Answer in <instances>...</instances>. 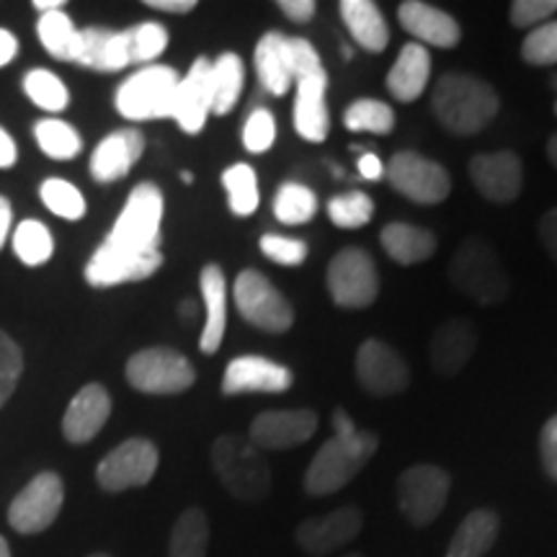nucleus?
I'll return each instance as SVG.
<instances>
[{"mask_svg": "<svg viewBox=\"0 0 557 557\" xmlns=\"http://www.w3.org/2000/svg\"><path fill=\"white\" fill-rule=\"evenodd\" d=\"M129 385L148 395H178L186 393L197 380L191 361L173 348L156 346L137 351L127 361Z\"/></svg>", "mask_w": 557, "mask_h": 557, "instance_id": "nucleus-8", "label": "nucleus"}, {"mask_svg": "<svg viewBox=\"0 0 557 557\" xmlns=\"http://www.w3.org/2000/svg\"><path fill=\"white\" fill-rule=\"evenodd\" d=\"M24 372V354L9 333L0 331V408L9 403Z\"/></svg>", "mask_w": 557, "mask_h": 557, "instance_id": "nucleus-44", "label": "nucleus"}, {"mask_svg": "<svg viewBox=\"0 0 557 557\" xmlns=\"http://www.w3.org/2000/svg\"><path fill=\"white\" fill-rule=\"evenodd\" d=\"M385 253L400 267H413L434 256L436 238L426 227L408 225V222H389L380 235Z\"/></svg>", "mask_w": 557, "mask_h": 557, "instance_id": "nucleus-28", "label": "nucleus"}, {"mask_svg": "<svg viewBox=\"0 0 557 557\" xmlns=\"http://www.w3.org/2000/svg\"><path fill=\"white\" fill-rule=\"evenodd\" d=\"M37 37L54 60H65V62L75 60L81 29H75V24L70 21L65 11L41 13L37 24Z\"/></svg>", "mask_w": 557, "mask_h": 557, "instance_id": "nucleus-33", "label": "nucleus"}, {"mask_svg": "<svg viewBox=\"0 0 557 557\" xmlns=\"http://www.w3.org/2000/svg\"><path fill=\"white\" fill-rule=\"evenodd\" d=\"M276 5L278 11H282L289 21H295V24H308L318 11L315 0H278Z\"/></svg>", "mask_w": 557, "mask_h": 557, "instance_id": "nucleus-51", "label": "nucleus"}, {"mask_svg": "<svg viewBox=\"0 0 557 557\" xmlns=\"http://www.w3.org/2000/svg\"><path fill=\"white\" fill-rule=\"evenodd\" d=\"M329 218L341 230L364 227L374 218V201L364 191L336 194L329 201Z\"/></svg>", "mask_w": 557, "mask_h": 557, "instance_id": "nucleus-41", "label": "nucleus"}, {"mask_svg": "<svg viewBox=\"0 0 557 557\" xmlns=\"http://www.w3.org/2000/svg\"><path fill=\"white\" fill-rule=\"evenodd\" d=\"M344 124L351 132H374L387 135L395 127V111L380 99H359L346 109Z\"/></svg>", "mask_w": 557, "mask_h": 557, "instance_id": "nucleus-39", "label": "nucleus"}, {"mask_svg": "<svg viewBox=\"0 0 557 557\" xmlns=\"http://www.w3.org/2000/svg\"><path fill=\"white\" fill-rule=\"evenodd\" d=\"M18 52V39L13 37L9 29H0V67H5L9 62L16 58Z\"/></svg>", "mask_w": 557, "mask_h": 557, "instance_id": "nucleus-56", "label": "nucleus"}, {"mask_svg": "<svg viewBox=\"0 0 557 557\" xmlns=\"http://www.w3.org/2000/svg\"><path fill=\"white\" fill-rule=\"evenodd\" d=\"M359 173L361 178L367 181H380L385 176V165H382L380 156H374V152H364V156L359 158Z\"/></svg>", "mask_w": 557, "mask_h": 557, "instance_id": "nucleus-53", "label": "nucleus"}, {"mask_svg": "<svg viewBox=\"0 0 557 557\" xmlns=\"http://www.w3.org/2000/svg\"><path fill=\"white\" fill-rule=\"evenodd\" d=\"M24 90L32 99L34 107L50 111V114H58V111H62L70 103L67 86L52 73V70H45V67L29 70L24 78Z\"/></svg>", "mask_w": 557, "mask_h": 557, "instance_id": "nucleus-38", "label": "nucleus"}, {"mask_svg": "<svg viewBox=\"0 0 557 557\" xmlns=\"http://www.w3.org/2000/svg\"><path fill=\"white\" fill-rule=\"evenodd\" d=\"M451 284L475 299L478 305H496L508 295V274L500 256L493 250L491 243L478 235H470L459 243L449 261Z\"/></svg>", "mask_w": 557, "mask_h": 557, "instance_id": "nucleus-5", "label": "nucleus"}, {"mask_svg": "<svg viewBox=\"0 0 557 557\" xmlns=\"http://www.w3.org/2000/svg\"><path fill=\"white\" fill-rule=\"evenodd\" d=\"M385 176L395 191L408 197L416 205H442L451 191V178L444 165L403 150L387 163Z\"/></svg>", "mask_w": 557, "mask_h": 557, "instance_id": "nucleus-12", "label": "nucleus"}, {"mask_svg": "<svg viewBox=\"0 0 557 557\" xmlns=\"http://www.w3.org/2000/svg\"><path fill=\"white\" fill-rule=\"evenodd\" d=\"M470 181L493 205H511L524 186V165L513 150L483 152L470 160Z\"/></svg>", "mask_w": 557, "mask_h": 557, "instance_id": "nucleus-15", "label": "nucleus"}, {"mask_svg": "<svg viewBox=\"0 0 557 557\" xmlns=\"http://www.w3.org/2000/svg\"><path fill=\"white\" fill-rule=\"evenodd\" d=\"M325 90H329V73L325 70L297 83L295 129L299 137L315 145L325 143L331 127L329 107H325Z\"/></svg>", "mask_w": 557, "mask_h": 557, "instance_id": "nucleus-24", "label": "nucleus"}, {"mask_svg": "<svg viewBox=\"0 0 557 557\" xmlns=\"http://www.w3.org/2000/svg\"><path fill=\"white\" fill-rule=\"evenodd\" d=\"M18 158V150H16V143H13V137L0 127V169H11L13 163H16Z\"/></svg>", "mask_w": 557, "mask_h": 557, "instance_id": "nucleus-54", "label": "nucleus"}, {"mask_svg": "<svg viewBox=\"0 0 557 557\" xmlns=\"http://www.w3.org/2000/svg\"><path fill=\"white\" fill-rule=\"evenodd\" d=\"M377 449L380 438L372 431L357 429L329 438L305 472V493L320 498L341 491L364 470V465L377 455Z\"/></svg>", "mask_w": 557, "mask_h": 557, "instance_id": "nucleus-3", "label": "nucleus"}, {"mask_svg": "<svg viewBox=\"0 0 557 557\" xmlns=\"http://www.w3.org/2000/svg\"><path fill=\"white\" fill-rule=\"evenodd\" d=\"M344 557H361V555H344Z\"/></svg>", "mask_w": 557, "mask_h": 557, "instance_id": "nucleus-63", "label": "nucleus"}, {"mask_svg": "<svg viewBox=\"0 0 557 557\" xmlns=\"http://www.w3.org/2000/svg\"><path fill=\"white\" fill-rule=\"evenodd\" d=\"M540 457H542V468H545L547 478H553L557 483V416L549 418L545 426H542Z\"/></svg>", "mask_w": 557, "mask_h": 557, "instance_id": "nucleus-50", "label": "nucleus"}, {"mask_svg": "<svg viewBox=\"0 0 557 557\" xmlns=\"http://www.w3.org/2000/svg\"><path fill=\"white\" fill-rule=\"evenodd\" d=\"M235 305L246 323L267 333H287L295 323L289 299L261 271L246 269L235 278Z\"/></svg>", "mask_w": 557, "mask_h": 557, "instance_id": "nucleus-7", "label": "nucleus"}, {"mask_svg": "<svg viewBox=\"0 0 557 557\" xmlns=\"http://www.w3.org/2000/svg\"><path fill=\"white\" fill-rule=\"evenodd\" d=\"M90 557H109V555H103V553H96V555H90Z\"/></svg>", "mask_w": 557, "mask_h": 557, "instance_id": "nucleus-62", "label": "nucleus"}, {"mask_svg": "<svg viewBox=\"0 0 557 557\" xmlns=\"http://www.w3.org/2000/svg\"><path fill=\"white\" fill-rule=\"evenodd\" d=\"M318 431V416L308 408L263 410L250 423V442L259 449H292Z\"/></svg>", "mask_w": 557, "mask_h": 557, "instance_id": "nucleus-17", "label": "nucleus"}, {"mask_svg": "<svg viewBox=\"0 0 557 557\" xmlns=\"http://www.w3.org/2000/svg\"><path fill=\"white\" fill-rule=\"evenodd\" d=\"M127 45H129V65L132 62H143L148 65L169 47V29L156 24V21H145L127 29Z\"/></svg>", "mask_w": 557, "mask_h": 557, "instance_id": "nucleus-42", "label": "nucleus"}, {"mask_svg": "<svg viewBox=\"0 0 557 557\" xmlns=\"http://www.w3.org/2000/svg\"><path fill=\"white\" fill-rule=\"evenodd\" d=\"M287 60H289L292 81L295 83L310 78V75H315L323 70L318 50L302 37H287Z\"/></svg>", "mask_w": 557, "mask_h": 557, "instance_id": "nucleus-48", "label": "nucleus"}, {"mask_svg": "<svg viewBox=\"0 0 557 557\" xmlns=\"http://www.w3.org/2000/svg\"><path fill=\"white\" fill-rule=\"evenodd\" d=\"M163 191L156 184H137L122 207L120 218L96 248L86 267V282L96 289L143 282L163 267L160 253Z\"/></svg>", "mask_w": 557, "mask_h": 557, "instance_id": "nucleus-1", "label": "nucleus"}, {"mask_svg": "<svg viewBox=\"0 0 557 557\" xmlns=\"http://www.w3.org/2000/svg\"><path fill=\"white\" fill-rule=\"evenodd\" d=\"M111 416V398L109 393L96 382H90L70 400L62 418V434L70 444H86L90 438L99 436V431L107 426Z\"/></svg>", "mask_w": 557, "mask_h": 557, "instance_id": "nucleus-21", "label": "nucleus"}, {"mask_svg": "<svg viewBox=\"0 0 557 557\" xmlns=\"http://www.w3.org/2000/svg\"><path fill=\"white\" fill-rule=\"evenodd\" d=\"M62 0H34V9L39 13H52V11H62Z\"/></svg>", "mask_w": 557, "mask_h": 557, "instance_id": "nucleus-58", "label": "nucleus"}, {"mask_svg": "<svg viewBox=\"0 0 557 557\" xmlns=\"http://www.w3.org/2000/svg\"><path fill=\"white\" fill-rule=\"evenodd\" d=\"M276 143V120L269 109H256L250 111L246 120V127H243V145H246L248 152L253 156H261V152L271 150V145Z\"/></svg>", "mask_w": 557, "mask_h": 557, "instance_id": "nucleus-46", "label": "nucleus"}, {"mask_svg": "<svg viewBox=\"0 0 557 557\" xmlns=\"http://www.w3.org/2000/svg\"><path fill=\"white\" fill-rule=\"evenodd\" d=\"M431 54L423 45L410 41L398 54L393 70L387 73V90L403 103L416 101L429 86Z\"/></svg>", "mask_w": 557, "mask_h": 557, "instance_id": "nucleus-26", "label": "nucleus"}, {"mask_svg": "<svg viewBox=\"0 0 557 557\" xmlns=\"http://www.w3.org/2000/svg\"><path fill=\"white\" fill-rule=\"evenodd\" d=\"M111 29H99V26H90V29H81L78 37V50H75V60L83 67L99 70V73H107V50Z\"/></svg>", "mask_w": 557, "mask_h": 557, "instance_id": "nucleus-45", "label": "nucleus"}, {"mask_svg": "<svg viewBox=\"0 0 557 557\" xmlns=\"http://www.w3.org/2000/svg\"><path fill=\"white\" fill-rule=\"evenodd\" d=\"M212 468L230 496L246 500V504H256L269 496V459L250 438L220 436L212 444Z\"/></svg>", "mask_w": 557, "mask_h": 557, "instance_id": "nucleus-4", "label": "nucleus"}, {"mask_svg": "<svg viewBox=\"0 0 557 557\" xmlns=\"http://www.w3.org/2000/svg\"><path fill=\"white\" fill-rule=\"evenodd\" d=\"M209 111H212V62L197 58L186 78L178 81L176 96H173L171 120L189 135L205 129Z\"/></svg>", "mask_w": 557, "mask_h": 557, "instance_id": "nucleus-18", "label": "nucleus"}, {"mask_svg": "<svg viewBox=\"0 0 557 557\" xmlns=\"http://www.w3.org/2000/svg\"><path fill=\"white\" fill-rule=\"evenodd\" d=\"M13 250L26 267H45L54 253V240L50 227L39 220H24L13 230Z\"/></svg>", "mask_w": 557, "mask_h": 557, "instance_id": "nucleus-35", "label": "nucleus"}, {"mask_svg": "<svg viewBox=\"0 0 557 557\" xmlns=\"http://www.w3.org/2000/svg\"><path fill=\"white\" fill-rule=\"evenodd\" d=\"M209 519L201 508L191 506L173 524L169 540V557H207Z\"/></svg>", "mask_w": 557, "mask_h": 557, "instance_id": "nucleus-32", "label": "nucleus"}, {"mask_svg": "<svg viewBox=\"0 0 557 557\" xmlns=\"http://www.w3.org/2000/svg\"><path fill=\"white\" fill-rule=\"evenodd\" d=\"M145 152V137L137 129H120L111 132L96 145L94 156H90V176L99 184H111L120 181L132 171L139 156Z\"/></svg>", "mask_w": 557, "mask_h": 557, "instance_id": "nucleus-22", "label": "nucleus"}, {"mask_svg": "<svg viewBox=\"0 0 557 557\" xmlns=\"http://www.w3.org/2000/svg\"><path fill=\"white\" fill-rule=\"evenodd\" d=\"M451 478L436 465H413L398 478V506L413 527H429L444 511Z\"/></svg>", "mask_w": 557, "mask_h": 557, "instance_id": "nucleus-10", "label": "nucleus"}, {"mask_svg": "<svg viewBox=\"0 0 557 557\" xmlns=\"http://www.w3.org/2000/svg\"><path fill=\"white\" fill-rule=\"evenodd\" d=\"M256 73L261 86L271 96H284L292 88V73L287 60V37L282 32H267L256 45Z\"/></svg>", "mask_w": 557, "mask_h": 557, "instance_id": "nucleus-29", "label": "nucleus"}, {"mask_svg": "<svg viewBox=\"0 0 557 557\" xmlns=\"http://www.w3.org/2000/svg\"><path fill=\"white\" fill-rule=\"evenodd\" d=\"M243 81H246V67L235 52H222L212 62V114L225 116L235 109L240 94Z\"/></svg>", "mask_w": 557, "mask_h": 557, "instance_id": "nucleus-31", "label": "nucleus"}, {"mask_svg": "<svg viewBox=\"0 0 557 557\" xmlns=\"http://www.w3.org/2000/svg\"><path fill=\"white\" fill-rule=\"evenodd\" d=\"M292 372L287 367L263 357H238L233 359L222 377V393L243 395V393H284L292 387Z\"/></svg>", "mask_w": 557, "mask_h": 557, "instance_id": "nucleus-19", "label": "nucleus"}, {"mask_svg": "<svg viewBox=\"0 0 557 557\" xmlns=\"http://www.w3.org/2000/svg\"><path fill=\"white\" fill-rule=\"evenodd\" d=\"M498 529L500 519L496 511H491V508H475L457 527L444 557H485L491 553V547L496 545Z\"/></svg>", "mask_w": 557, "mask_h": 557, "instance_id": "nucleus-27", "label": "nucleus"}, {"mask_svg": "<svg viewBox=\"0 0 557 557\" xmlns=\"http://www.w3.org/2000/svg\"><path fill=\"white\" fill-rule=\"evenodd\" d=\"M540 238L542 246L547 248V253L553 256L557 263V207L549 209L545 218L540 220Z\"/></svg>", "mask_w": 557, "mask_h": 557, "instance_id": "nucleus-52", "label": "nucleus"}, {"mask_svg": "<svg viewBox=\"0 0 557 557\" xmlns=\"http://www.w3.org/2000/svg\"><path fill=\"white\" fill-rule=\"evenodd\" d=\"M557 13V0H517L511 5V24L517 29H537Z\"/></svg>", "mask_w": 557, "mask_h": 557, "instance_id": "nucleus-49", "label": "nucleus"}, {"mask_svg": "<svg viewBox=\"0 0 557 557\" xmlns=\"http://www.w3.org/2000/svg\"><path fill=\"white\" fill-rule=\"evenodd\" d=\"M478 348V331L470 320L465 318H455L442 323L434 331L429 344V354H431V367L436 369L438 374H459L468 361L472 359Z\"/></svg>", "mask_w": 557, "mask_h": 557, "instance_id": "nucleus-20", "label": "nucleus"}, {"mask_svg": "<svg viewBox=\"0 0 557 557\" xmlns=\"http://www.w3.org/2000/svg\"><path fill=\"white\" fill-rule=\"evenodd\" d=\"M178 81L173 67L145 65L116 90V111L129 122L169 120Z\"/></svg>", "mask_w": 557, "mask_h": 557, "instance_id": "nucleus-6", "label": "nucleus"}, {"mask_svg": "<svg viewBox=\"0 0 557 557\" xmlns=\"http://www.w3.org/2000/svg\"><path fill=\"white\" fill-rule=\"evenodd\" d=\"M148 5L165 13H189L197 9V0H148Z\"/></svg>", "mask_w": 557, "mask_h": 557, "instance_id": "nucleus-55", "label": "nucleus"}, {"mask_svg": "<svg viewBox=\"0 0 557 557\" xmlns=\"http://www.w3.org/2000/svg\"><path fill=\"white\" fill-rule=\"evenodd\" d=\"M34 139L39 150L52 160H73L83 148L78 129L62 120H41L34 124Z\"/></svg>", "mask_w": 557, "mask_h": 557, "instance_id": "nucleus-37", "label": "nucleus"}, {"mask_svg": "<svg viewBox=\"0 0 557 557\" xmlns=\"http://www.w3.org/2000/svg\"><path fill=\"white\" fill-rule=\"evenodd\" d=\"M329 292L346 310H364L380 295V274L372 256L361 248H344L329 263Z\"/></svg>", "mask_w": 557, "mask_h": 557, "instance_id": "nucleus-9", "label": "nucleus"}, {"mask_svg": "<svg viewBox=\"0 0 557 557\" xmlns=\"http://www.w3.org/2000/svg\"><path fill=\"white\" fill-rule=\"evenodd\" d=\"M361 527H364V517H361L359 508L341 506L336 511L323 513V517L305 519L297 527L295 540L310 557H325L357 540Z\"/></svg>", "mask_w": 557, "mask_h": 557, "instance_id": "nucleus-16", "label": "nucleus"}, {"mask_svg": "<svg viewBox=\"0 0 557 557\" xmlns=\"http://www.w3.org/2000/svg\"><path fill=\"white\" fill-rule=\"evenodd\" d=\"M261 253L267 256L269 261L278 263V267H302L305 259H308V243L287 238V235H263L261 238Z\"/></svg>", "mask_w": 557, "mask_h": 557, "instance_id": "nucleus-47", "label": "nucleus"}, {"mask_svg": "<svg viewBox=\"0 0 557 557\" xmlns=\"http://www.w3.org/2000/svg\"><path fill=\"white\" fill-rule=\"evenodd\" d=\"M39 197L52 214H58V218L70 222L81 220L88 209L78 186H73L65 178H47L45 184L39 186Z\"/></svg>", "mask_w": 557, "mask_h": 557, "instance_id": "nucleus-40", "label": "nucleus"}, {"mask_svg": "<svg viewBox=\"0 0 557 557\" xmlns=\"http://www.w3.org/2000/svg\"><path fill=\"white\" fill-rule=\"evenodd\" d=\"M199 289L205 299V329H201L199 351L218 354L227 329V278L218 263H207L199 274Z\"/></svg>", "mask_w": 557, "mask_h": 557, "instance_id": "nucleus-25", "label": "nucleus"}, {"mask_svg": "<svg viewBox=\"0 0 557 557\" xmlns=\"http://www.w3.org/2000/svg\"><path fill=\"white\" fill-rule=\"evenodd\" d=\"M341 18L351 32L354 41L367 52H382L389 41V29L385 16L372 0H344L341 3Z\"/></svg>", "mask_w": 557, "mask_h": 557, "instance_id": "nucleus-30", "label": "nucleus"}, {"mask_svg": "<svg viewBox=\"0 0 557 557\" xmlns=\"http://www.w3.org/2000/svg\"><path fill=\"white\" fill-rule=\"evenodd\" d=\"M11 218H13L11 201L5 199V197H0V248H3V243L9 240V233H11Z\"/></svg>", "mask_w": 557, "mask_h": 557, "instance_id": "nucleus-57", "label": "nucleus"}, {"mask_svg": "<svg viewBox=\"0 0 557 557\" xmlns=\"http://www.w3.org/2000/svg\"><path fill=\"white\" fill-rule=\"evenodd\" d=\"M65 504V485L58 472L47 470L21 487L9 506V524L18 534H39L54 524Z\"/></svg>", "mask_w": 557, "mask_h": 557, "instance_id": "nucleus-11", "label": "nucleus"}, {"mask_svg": "<svg viewBox=\"0 0 557 557\" xmlns=\"http://www.w3.org/2000/svg\"><path fill=\"white\" fill-rule=\"evenodd\" d=\"M398 18L403 24V29L408 34H413L418 39V45H431V47H457L459 39H462V29L449 13H444L442 9H434V5L421 3V0H408V3L400 5Z\"/></svg>", "mask_w": 557, "mask_h": 557, "instance_id": "nucleus-23", "label": "nucleus"}, {"mask_svg": "<svg viewBox=\"0 0 557 557\" xmlns=\"http://www.w3.org/2000/svg\"><path fill=\"white\" fill-rule=\"evenodd\" d=\"M547 158H549V163H553L555 169H557V135L549 137V143H547Z\"/></svg>", "mask_w": 557, "mask_h": 557, "instance_id": "nucleus-59", "label": "nucleus"}, {"mask_svg": "<svg viewBox=\"0 0 557 557\" xmlns=\"http://www.w3.org/2000/svg\"><path fill=\"white\" fill-rule=\"evenodd\" d=\"M0 557H11V547H9V540L0 534Z\"/></svg>", "mask_w": 557, "mask_h": 557, "instance_id": "nucleus-60", "label": "nucleus"}, {"mask_svg": "<svg viewBox=\"0 0 557 557\" xmlns=\"http://www.w3.org/2000/svg\"><path fill=\"white\" fill-rule=\"evenodd\" d=\"M160 462L158 447L148 438H127L111 449L96 468V480L107 493H122L129 487L148 485Z\"/></svg>", "mask_w": 557, "mask_h": 557, "instance_id": "nucleus-13", "label": "nucleus"}, {"mask_svg": "<svg viewBox=\"0 0 557 557\" xmlns=\"http://www.w3.org/2000/svg\"><path fill=\"white\" fill-rule=\"evenodd\" d=\"M436 120L451 135H475L496 120L500 101L493 86L468 73H447L431 94Z\"/></svg>", "mask_w": 557, "mask_h": 557, "instance_id": "nucleus-2", "label": "nucleus"}, {"mask_svg": "<svg viewBox=\"0 0 557 557\" xmlns=\"http://www.w3.org/2000/svg\"><path fill=\"white\" fill-rule=\"evenodd\" d=\"M555 114H557V103H555Z\"/></svg>", "mask_w": 557, "mask_h": 557, "instance_id": "nucleus-64", "label": "nucleus"}, {"mask_svg": "<svg viewBox=\"0 0 557 557\" xmlns=\"http://www.w3.org/2000/svg\"><path fill=\"white\" fill-rule=\"evenodd\" d=\"M315 212L318 197L308 186L297 184V181H287V184L278 186L274 197V218L282 225H305L315 218Z\"/></svg>", "mask_w": 557, "mask_h": 557, "instance_id": "nucleus-36", "label": "nucleus"}, {"mask_svg": "<svg viewBox=\"0 0 557 557\" xmlns=\"http://www.w3.org/2000/svg\"><path fill=\"white\" fill-rule=\"evenodd\" d=\"M222 186L227 191V205L238 218H250L259 209V176L248 163H235L222 173Z\"/></svg>", "mask_w": 557, "mask_h": 557, "instance_id": "nucleus-34", "label": "nucleus"}, {"mask_svg": "<svg viewBox=\"0 0 557 557\" xmlns=\"http://www.w3.org/2000/svg\"><path fill=\"white\" fill-rule=\"evenodd\" d=\"M181 181H184V184H194V173L181 171Z\"/></svg>", "mask_w": 557, "mask_h": 557, "instance_id": "nucleus-61", "label": "nucleus"}, {"mask_svg": "<svg viewBox=\"0 0 557 557\" xmlns=\"http://www.w3.org/2000/svg\"><path fill=\"white\" fill-rule=\"evenodd\" d=\"M357 380L369 395H398L410 385L406 359L385 341L369 338L357 351Z\"/></svg>", "mask_w": 557, "mask_h": 557, "instance_id": "nucleus-14", "label": "nucleus"}, {"mask_svg": "<svg viewBox=\"0 0 557 557\" xmlns=\"http://www.w3.org/2000/svg\"><path fill=\"white\" fill-rule=\"evenodd\" d=\"M521 58L537 67L557 65V21H547L527 34L524 45H521Z\"/></svg>", "mask_w": 557, "mask_h": 557, "instance_id": "nucleus-43", "label": "nucleus"}]
</instances>
